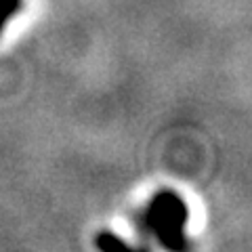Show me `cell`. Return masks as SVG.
Returning a JSON list of instances; mask_svg holds the SVG:
<instances>
[{
  "label": "cell",
  "instance_id": "1",
  "mask_svg": "<svg viewBox=\"0 0 252 252\" xmlns=\"http://www.w3.org/2000/svg\"><path fill=\"white\" fill-rule=\"evenodd\" d=\"M187 204L175 191H160L154 195L143 215L145 229L162 244L164 248L181 250L185 248V227H187Z\"/></svg>",
  "mask_w": 252,
  "mask_h": 252
},
{
  "label": "cell",
  "instance_id": "2",
  "mask_svg": "<svg viewBox=\"0 0 252 252\" xmlns=\"http://www.w3.org/2000/svg\"><path fill=\"white\" fill-rule=\"evenodd\" d=\"M21 6L23 0H0V34L6 28V23L21 11Z\"/></svg>",
  "mask_w": 252,
  "mask_h": 252
},
{
  "label": "cell",
  "instance_id": "3",
  "mask_svg": "<svg viewBox=\"0 0 252 252\" xmlns=\"http://www.w3.org/2000/svg\"><path fill=\"white\" fill-rule=\"evenodd\" d=\"M97 246H99L101 250H114V248L126 246V244H124L120 238H118V235H114V233H99Z\"/></svg>",
  "mask_w": 252,
  "mask_h": 252
}]
</instances>
